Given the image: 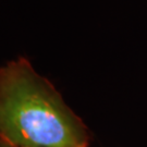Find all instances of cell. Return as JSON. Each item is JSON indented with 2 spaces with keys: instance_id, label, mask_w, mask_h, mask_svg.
Returning <instances> with one entry per match:
<instances>
[{
  "instance_id": "obj_1",
  "label": "cell",
  "mask_w": 147,
  "mask_h": 147,
  "mask_svg": "<svg viewBox=\"0 0 147 147\" xmlns=\"http://www.w3.org/2000/svg\"><path fill=\"white\" fill-rule=\"evenodd\" d=\"M0 138L16 147H88V133L25 58L0 69Z\"/></svg>"
},
{
  "instance_id": "obj_2",
  "label": "cell",
  "mask_w": 147,
  "mask_h": 147,
  "mask_svg": "<svg viewBox=\"0 0 147 147\" xmlns=\"http://www.w3.org/2000/svg\"><path fill=\"white\" fill-rule=\"evenodd\" d=\"M0 147H16V146H13V145H11L10 143L5 142V141L0 138Z\"/></svg>"
}]
</instances>
